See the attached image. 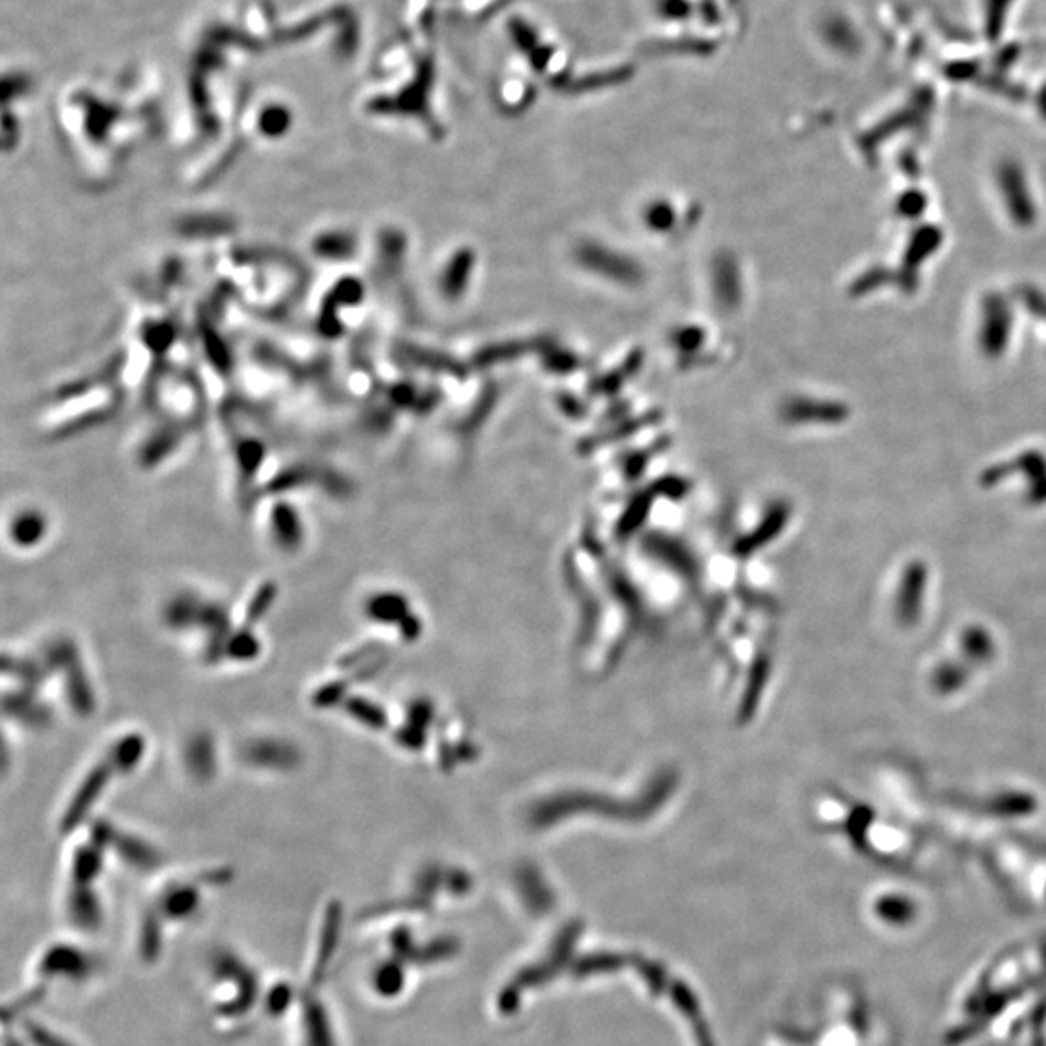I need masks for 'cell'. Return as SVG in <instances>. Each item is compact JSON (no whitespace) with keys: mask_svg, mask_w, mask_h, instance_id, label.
Instances as JSON below:
<instances>
[{"mask_svg":"<svg viewBox=\"0 0 1046 1046\" xmlns=\"http://www.w3.org/2000/svg\"><path fill=\"white\" fill-rule=\"evenodd\" d=\"M143 754V740L138 737H128L125 740H120L119 746L115 748V754H113V760H115V766L122 769V771H128V769L135 768L138 760L142 758Z\"/></svg>","mask_w":1046,"mask_h":1046,"instance_id":"8992f818","label":"cell"},{"mask_svg":"<svg viewBox=\"0 0 1046 1046\" xmlns=\"http://www.w3.org/2000/svg\"><path fill=\"white\" fill-rule=\"evenodd\" d=\"M274 597H276V586H274V584L262 586L260 589L256 591V595H254L253 601L248 605V609H246V620H248V622L260 620L262 617L266 615V610L270 609Z\"/></svg>","mask_w":1046,"mask_h":1046,"instance_id":"ba28073f","label":"cell"},{"mask_svg":"<svg viewBox=\"0 0 1046 1046\" xmlns=\"http://www.w3.org/2000/svg\"><path fill=\"white\" fill-rule=\"evenodd\" d=\"M230 650L233 658H253L254 653L258 651V642L250 634L241 636V638L231 642Z\"/></svg>","mask_w":1046,"mask_h":1046,"instance_id":"8fae6325","label":"cell"},{"mask_svg":"<svg viewBox=\"0 0 1046 1046\" xmlns=\"http://www.w3.org/2000/svg\"><path fill=\"white\" fill-rule=\"evenodd\" d=\"M702 341V332L692 328V330H684L679 335V348L686 349V351H692V349L697 348Z\"/></svg>","mask_w":1046,"mask_h":1046,"instance_id":"7c38bea8","label":"cell"},{"mask_svg":"<svg viewBox=\"0 0 1046 1046\" xmlns=\"http://www.w3.org/2000/svg\"><path fill=\"white\" fill-rule=\"evenodd\" d=\"M578 260L586 266L587 270H594L595 274H601L605 278L615 279L628 286H632L642 278V271L636 262L599 245L579 246Z\"/></svg>","mask_w":1046,"mask_h":1046,"instance_id":"6da1fadb","label":"cell"},{"mask_svg":"<svg viewBox=\"0 0 1046 1046\" xmlns=\"http://www.w3.org/2000/svg\"><path fill=\"white\" fill-rule=\"evenodd\" d=\"M674 222L673 210L669 204H653V206L648 210V223L653 230H669Z\"/></svg>","mask_w":1046,"mask_h":1046,"instance_id":"9c48e42d","label":"cell"},{"mask_svg":"<svg viewBox=\"0 0 1046 1046\" xmlns=\"http://www.w3.org/2000/svg\"><path fill=\"white\" fill-rule=\"evenodd\" d=\"M471 268H473V254L469 253V250H461L460 254H456V258H453L452 264L448 266V271H446V293L450 295V297H458V295L466 289V286H468Z\"/></svg>","mask_w":1046,"mask_h":1046,"instance_id":"277c9868","label":"cell"},{"mask_svg":"<svg viewBox=\"0 0 1046 1046\" xmlns=\"http://www.w3.org/2000/svg\"><path fill=\"white\" fill-rule=\"evenodd\" d=\"M715 295L727 309L735 307L740 297L737 266L727 256H722L715 262Z\"/></svg>","mask_w":1046,"mask_h":1046,"instance_id":"3957f363","label":"cell"},{"mask_svg":"<svg viewBox=\"0 0 1046 1046\" xmlns=\"http://www.w3.org/2000/svg\"><path fill=\"white\" fill-rule=\"evenodd\" d=\"M109 773H111V766H109V764H99V766L86 777V781L79 787L78 794L74 797V801H72L71 807L66 810V816H64V828H66V830H71L72 825L86 816L89 804L96 801L97 794L102 793V789H104L105 781H107Z\"/></svg>","mask_w":1046,"mask_h":1046,"instance_id":"7a4b0ae2","label":"cell"},{"mask_svg":"<svg viewBox=\"0 0 1046 1046\" xmlns=\"http://www.w3.org/2000/svg\"><path fill=\"white\" fill-rule=\"evenodd\" d=\"M274 532L284 545H297L301 540V525L297 522V514L287 506L274 510Z\"/></svg>","mask_w":1046,"mask_h":1046,"instance_id":"5b68a950","label":"cell"},{"mask_svg":"<svg viewBox=\"0 0 1046 1046\" xmlns=\"http://www.w3.org/2000/svg\"><path fill=\"white\" fill-rule=\"evenodd\" d=\"M348 709L349 714L361 717L363 723L371 725V727H378V725H381V714H378L371 704L363 702V700H357V697L349 700Z\"/></svg>","mask_w":1046,"mask_h":1046,"instance_id":"30bf717a","label":"cell"},{"mask_svg":"<svg viewBox=\"0 0 1046 1046\" xmlns=\"http://www.w3.org/2000/svg\"><path fill=\"white\" fill-rule=\"evenodd\" d=\"M41 533H43V520L40 515L25 514L20 515L18 522L14 523L12 537H14L18 545H33L35 541L40 540Z\"/></svg>","mask_w":1046,"mask_h":1046,"instance_id":"52a82bcc","label":"cell"}]
</instances>
